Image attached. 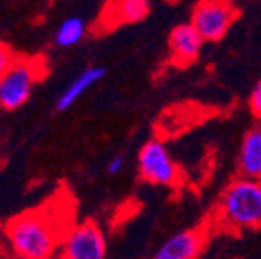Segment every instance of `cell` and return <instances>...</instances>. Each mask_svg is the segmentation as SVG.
<instances>
[{
  "mask_svg": "<svg viewBox=\"0 0 261 259\" xmlns=\"http://www.w3.org/2000/svg\"><path fill=\"white\" fill-rule=\"evenodd\" d=\"M103 76H106V69L100 67V65H93V67H87L86 71H82L57 100V111L64 113L69 107H73L82 98V94L87 93L91 87H94Z\"/></svg>",
  "mask_w": 261,
  "mask_h": 259,
  "instance_id": "8fae6325",
  "label": "cell"
},
{
  "mask_svg": "<svg viewBox=\"0 0 261 259\" xmlns=\"http://www.w3.org/2000/svg\"><path fill=\"white\" fill-rule=\"evenodd\" d=\"M55 219L47 206L28 211L9 219L4 228L8 243L18 259H51L69 228Z\"/></svg>",
  "mask_w": 261,
  "mask_h": 259,
  "instance_id": "6da1fadb",
  "label": "cell"
},
{
  "mask_svg": "<svg viewBox=\"0 0 261 259\" xmlns=\"http://www.w3.org/2000/svg\"><path fill=\"white\" fill-rule=\"evenodd\" d=\"M87 33V22L82 16H69L58 25L55 33V45L58 47H73L84 40Z\"/></svg>",
  "mask_w": 261,
  "mask_h": 259,
  "instance_id": "7c38bea8",
  "label": "cell"
},
{
  "mask_svg": "<svg viewBox=\"0 0 261 259\" xmlns=\"http://www.w3.org/2000/svg\"><path fill=\"white\" fill-rule=\"evenodd\" d=\"M218 218L230 230H254L261 227V182L238 178L223 191Z\"/></svg>",
  "mask_w": 261,
  "mask_h": 259,
  "instance_id": "7a4b0ae2",
  "label": "cell"
},
{
  "mask_svg": "<svg viewBox=\"0 0 261 259\" xmlns=\"http://www.w3.org/2000/svg\"><path fill=\"white\" fill-rule=\"evenodd\" d=\"M123 167H125L123 156H113V158L109 160V163H107V172H109L111 176L120 174V172L123 170Z\"/></svg>",
  "mask_w": 261,
  "mask_h": 259,
  "instance_id": "9a60e30c",
  "label": "cell"
},
{
  "mask_svg": "<svg viewBox=\"0 0 261 259\" xmlns=\"http://www.w3.org/2000/svg\"><path fill=\"white\" fill-rule=\"evenodd\" d=\"M240 178L261 182V125L252 127L243 136L238 154Z\"/></svg>",
  "mask_w": 261,
  "mask_h": 259,
  "instance_id": "9c48e42d",
  "label": "cell"
},
{
  "mask_svg": "<svg viewBox=\"0 0 261 259\" xmlns=\"http://www.w3.org/2000/svg\"><path fill=\"white\" fill-rule=\"evenodd\" d=\"M106 232L94 221L73 225L58 247V259H106Z\"/></svg>",
  "mask_w": 261,
  "mask_h": 259,
  "instance_id": "277c9868",
  "label": "cell"
},
{
  "mask_svg": "<svg viewBox=\"0 0 261 259\" xmlns=\"http://www.w3.org/2000/svg\"><path fill=\"white\" fill-rule=\"evenodd\" d=\"M138 170L149 183L162 187H178L181 170L172 160L167 147L160 140H149L138 152Z\"/></svg>",
  "mask_w": 261,
  "mask_h": 259,
  "instance_id": "8992f818",
  "label": "cell"
},
{
  "mask_svg": "<svg viewBox=\"0 0 261 259\" xmlns=\"http://www.w3.org/2000/svg\"><path fill=\"white\" fill-rule=\"evenodd\" d=\"M249 107H250V113L254 114V118L261 120V80L254 85L252 93H250Z\"/></svg>",
  "mask_w": 261,
  "mask_h": 259,
  "instance_id": "5bb4252c",
  "label": "cell"
},
{
  "mask_svg": "<svg viewBox=\"0 0 261 259\" xmlns=\"http://www.w3.org/2000/svg\"><path fill=\"white\" fill-rule=\"evenodd\" d=\"M201 45H203V40L191 25V22L174 25V29L169 35V51L176 65L192 64L200 57Z\"/></svg>",
  "mask_w": 261,
  "mask_h": 259,
  "instance_id": "ba28073f",
  "label": "cell"
},
{
  "mask_svg": "<svg viewBox=\"0 0 261 259\" xmlns=\"http://www.w3.org/2000/svg\"><path fill=\"white\" fill-rule=\"evenodd\" d=\"M16 55L13 53V49L8 44L0 40V78L4 76V73L11 67V64L15 62Z\"/></svg>",
  "mask_w": 261,
  "mask_h": 259,
  "instance_id": "4fadbf2b",
  "label": "cell"
},
{
  "mask_svg": "<svg viewBox=\"0 0 261 259\" xmlns=\"http://www.w3.org/2000/svg\"><path fill=\"white\" fill-rule=\"evenodd\" d=\"M238 9L232 2L203 0L192 8L191 25L203 42H218L236 20Z\"/></svg>",
  "mask_w": 261,
  "mask_h": 259,
  "instance_id": "5b68a950",
  "label": "cell"
},
{
  "mask_svg": "<svg viewBox=\"0 0 261 259\" xmlns=\"http://www.w3.org/2000/svg\"><path fill=\"white\" fill-rule=\"evenodd\" d=\"M151 13V2L147 0H122V2H111L103 9V22L111 28L118 24H133L143 20Z\"/></svg>",
  "mask_w": 261,
  "mask_h": 259,
  "instance_id": "30bf717a",
  "label": "cell"
},
{
  "mask_svg": "<svg viewBox=\"0 0 261 259\" xmlns=\"http://www.w3.org/2000/svg\"><path fill=\"white\" fill-rule=\"evenodd\" d=\"M203 245L205 238L200 228L176 232L160 245L152 259H198Z\"/></svg>",
  "mask_w": 261,
  "mask_h": 259,
  "instance_id": "52a82bcc",
  "label": "cell"
},
{
  "mask_svg": "<svg viewBox=\"0 0 261 259\" xmlns=\"http://www.w3.org/2000/svg\"><path fill=\"white\" fill-rule=\"evenodd\" d=\"M44 60L16 57L11 67L0 78V107L16 111L31 98L35 84L44 76Z\"/></svg>",
  "mask_w": 261,
  "mask_h": 259,
  "instance_id": "3957f363",
  "label": "cell"
}]
</instances>
